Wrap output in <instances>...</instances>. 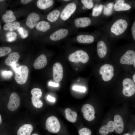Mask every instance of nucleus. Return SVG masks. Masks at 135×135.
<instances>
[{
  "label": "nucleus",
  "instance_id": "nucleus-1",
  "mask_svg": "<svg viewBox=\"0 0 135 135\" xmlns=\"http://www.w3.org/2000/svg\"><path fill=\"white\" fill-rule=\"evenodd\" d=\"M29 73V69L26 66H20L15 72L14 78L16 82L20 84H23L26 82Z\"/></svg>",
  "mask_w": 135,
  "mask_h": 135
},
{
  "label": "nucleus",
  "instance_id": "nucleus-2",
  "mask_svg": "<svg viewBox=\"0 0 135 135\" xmlns=\"http://www.w3.org/2000/svg\"><path fill=\"white\" fill-rule=\"evenodd\" d=\"M68 59L72 62H81L85 63L88 62L89 57L87 53L84 51L78 50L70 54L68 57Z\"/></svg>",
  "mask_w": 135,
  "mask_h": 135
},
{
  "label": "nucleus",
  "instance_id": "nucleus-3",
  "mask_svg": "<svg viewBox=\"0 0 135 135\" xmlns=\"http://www.w3.org/2000/svg\"><path fill=\"white\" fill-rule=\"evenodd\" d=\"M122 93L124 95L130 97L133 95L135 93V84L131 79L126 78L123 80Z\"/></svg>",
  "mask_w": 135,
  "mask_h": 135
},
{
  "label": "nucleus",
  "instance_id": "nucleus-4",
  "mask_svg": "<svg viewBox=\"0 0 135 135\" xmlns=\"http://www.w3.org/2000/svg\"><path fill=\"white\" fill-rule=\"evenodd\" d=\"M114 69L112 65L106 64L102 66L99 70V73L102 75L103 80L105 81H108L113 77Z\"/></svg>",
  "mask_w": 135,
  "mask_h": 135
},
{
  "label": "nucleus",
  "instance_id": "nucleus-5",
  "mask_svg": "<svg viewBox=\"0 0 135 135\" xmlns=\"http://www.w3.org/2000/svg\"><path fill=\"white\" fill-rule=\"evenodd\" d=\"M46 129L50 132L56 133L60 130V126L59 122L56 117L52 116L48 118L46 122Z\"/></svg>",
  "mask_w": 135,
  "mask_h": 135
},
{
  "label": "nucleus",
  "instance_id": "nucleus-6",
  "mask_svg": "<svg viewBox=\"0 0 135 135\" xmlns=\"http://www.w3.org/2000/svg\"><path fill=\"white\" fill-rule=\"evenodd\" d=\"M128 26L126 21L122 19L116 20L112 25L110 29L112 32L117 36L122 33L126 30Z\"/></svg>",
  "mask_w": 135,
  "mask_h": 135
},
{
  "label": "nucleus",
  "instance_id": "nucleus-7",
  "mask_svg": "<svg viewBox=\"0 0 135 135\" xmlns=\"http://www.w3.org/2000/svg\"><path fill=\"white\" fill-rule=\"evenodd\" d=\"M81 111L84 118L88 121H91L94 118L95 112L93 107L88 104H84L82 107Z\"/></svg>",
  "mask_w": 135,
  "mask_h": 135
},
{
  "label": "nucleus",
  "instance_id": "nucleus-8",
  "mask_svg": "<svg viewBox=\"0 0 135 135\" xmlns=\"http://www.w3.org/2000/svg\"><path fill=\"white\" fill-rule=\"evenodd\" d=\"M20 102V98L16 92H12L10 96L8 108L10 111H14L19 107Z\"/></svg>",
  "mask_w": 135,
  "mask_h": 135
},
{
  "label": "nucleus",
  "instance_id": "nucleus-9",
  "mask_svg": "<svg viewBox=\"0 0 135 135\" xmlns=\"http://www.w3.org/2000/svg\"><path fill=\"white\" fill-rule=\"evenodd\" d=\"M135 61V52L131 50H128L121 57L120 63L122 64L132 65Z\"/></svg>",
  "mask_w": 135,
  "mask_h": 135
},
{
  "label": "nucleus",
  "instance_id": "nucleus-10",
  "mask_svg": "<svg viewBox=\"0 0 135 135\" xmlns=\"http://www.w3.org/2000/svg\"><path fill=\"white\" fill-rule=\"evenodd\" d=\"M63 76V69L62 64L59 62H56L53 68V77L56 82H59L62 80Z\"/></svg>",
  "mask_w": 135,
  "mask_h": 135
},
{
  "label": "nucleus",
  "instance_id": "nucleus-11",
  "mask_svg": "<svg viewBox=\"0 0 135 135\" xmlns=\"http://www.w3.org/2000/svg\"><path fill=\"white\" fill-rule=\"evenodd\" d=\"M76 8V4L74 3H70L67 4L60 14L61 18L64 20L68 19L74 12Z\"/></svg>",
  "mask_w": 135,
  "mask_h": 135
},
{
  "label": "nucleus",
  "instance_id": "nucleus-12",
  "mask_svg": "<svg viewBox=\"0 0 135 135\" xmlns=\"http://www.w3.org/2000/svg\"><path fill=\"white\" fill-rule=\"evenodd\" d=\"M40 19L39 15L35 12L30 13L28 16L26 21V24L29 28H33Z\"/></svg>",
  "mask_w": 135,
  "mask_h": 135
},
{
  "label": "nucleus",
  "instance_id": "nucleus-13",
  "mask_svg": "<svg viewBox=\"0 0 135 135\" xmlns=\"http://www.w3.org/2000/svg\"><path fill=\"white\" fill-rule=\"evenodd\" d=\"M68 31L66 29H59L52 34L50 36V39L53 41H57L66 37L68 34Z\"/></svg>",
  "mask_w": 135,
  "mask_h": 135
},
{
  "label": "nucleus",
  "instance_id": "nucleus-14",
  "mask_svg": "<svg viewBox=\"0 0 135 135\" xmlns=\"http://www.w3.org/2000/svg\"><path fill=\"white\" fill-rule=\"evenodd\" d=\"M114 130L116 132L120 134L123 131L124 128V123L122 117L120 115H116L114 118Z\"/></svg>",
  "mask_w": 135,
  "mask_h": 135
},
{
  "label": "nucleus",
  "instance_id": "nucleus-15",
  "mask_svg": "<svg viewBox=\"0 0 135 135\" xmlns=\"http://www.w3.org/2000/svg\"><path fill=\"white\" fill-rule=\"evenodd\" d=\"M47 60L46 57L44 54L39 56L35 60L33 66L36 69H40L44 67L47 64Z\"/></svg>",
  "mask_w": 135,
  "mask_h": 135
},
{
  "label": "nucleus",
  "instance_id": "nucleus-16",
  "mask_svg": "<svg viewBox=\"0 0 135 135\" xmlns=\"http://www.w3.org/2000/svg\"><path fill=\"white\" fill-rule=\"evenodd\" d=\"M114 130V123L113 121H110L107 124L101 127L99 130V133L102 135H107L109 132H112Z\"/></svg>",
  "mask_w": 135,
  "mask_h": 135
},
{
  "label": "nucleus",
  "instance_id": "nucleus-17",
  "mask_svg": "<svg viewBox=\"0 0 135 135\" xmlns=\"http://www.w3.org/2000/svg\"><path fill=\"white\" fill-rule=\"evenodd\" d=\"M20 58V55L18 52H12L6 59L5 63L7 65L11 66L12 64L16 63Z\"/></svg>",
  "mask_w": 135,
  "mask_h": 135
},
{
  "label": "nucleus",
  "instance_id": "nucleus-18",
  "mask_svg": "<svg viewBox=\"0 0 135 135\" xmlns=\"http://www.w3.org/2000/svg\"><path fill=\"white\" fill-rule=\"evenodd\" d=\"M107 48L105 42L102 40L99 41L97 44V52L99 56L102 58L106 54Z\"/></svg>",
  "mask_w": 135,
  "mask_h": 135
},
{
  "label": "nucleus",
  "instance_id": "nucleus-19",
  "mask_svg": "<svg viewBox=\"0 0 135 135\" xmlns=\"http://www.w3.org/2000/svg\"><path fill=\"white\" fill-rule=\"evenodd\" d=\"M75 26L77 27H86L90 24L91 21L88 17L79 18L76 19L74 21Z\"/></svg>",
  "mask_w": 135,
  "mask_h": 135
},
{
  "label": "nucleus",
  "instance_id": "nucleus-20",
  "mask_svg": "<svg viewBox=\"0 0 135 135\" xmlns=\"http://www.w3.org/2000/svg\"><path fill=\"white\" fill-rule=\"evenodd\" d=\"M124 0H118L116 1L114 5V10L116 11H125L130 10L131 6L129 4L124 3Z\"/></svg>",
  "mask_w": 135,
  "mask_h": 135
},
{
  "label": "nucleus",
  "instance_id": "nucleus-21",
  "mask_svg": "<svg viewBox=\"0 0 135 135\" xmlns=\"http://www.w3.org/2000/svg\"><path fill=\"white\" fill-rule=\"evenodd\" d=\"M32 126L30 124H25L21 126L17 132V135H30L33 130Z\"/></svg>",
  "mask_w": 135,
  "mask_h": 135
},
{
  "label": "nucleus",
  "instance_id": "nucleus-22",
  "mask_svg": "<svg viewBox=\"0 0 135 135\" xmlns=\"http://www.w3.org/2000/svg\"><path fill=\"white\" fill-rule=\"evenodd\" d=\"M2 19L6 23L14 22L16 20V18L13 12L11 10H8L2 15Z\"/></svg>",
  "mask_w": 135,
  "mask_h": 135
},
{
  "label": "nucleus",
  "instance_id": "nucleus-23",
  "mask_svg": "<svg viewBox=\"0 0 135 135\" xmlns=\"http://www.w3.org/2000/svg\"><path fill=\"white\" fill-rule=\"evenodd\" d=\"M78 41L82 43L90 44L92 43L94 40V37L88 35H80L76 38Z\"/></svg>",
  "mask_w": 135,
  "mask_h": 135
},
{
  "label": "nucleus",
  "instance_id": "nucleus-24",
  "mask_svg": "<svg viewBox=\"0 0 135 135\" xmlns=\"http://www.w3.org/2000/svg\"><path fill=\"white\" fill-rule=\"evenodd\" d=\"M52 0H38L36 3L38 8L42 10H45L52 6L54 4Z\"/></svg>",
  "mask_w": 135,
  "mask_h": 135
},
{
  "label": "nucleus",
  "instance_id": "nucleus-25",
  "mask_svg": "<svg viewBox=\"0 0 135 135\" xmlns=\"http://www.w3.org/2000/svg\"><path fill=\"white\" fill-rule=\"evenodd\" d=\"M65 112L66 118L68 121L72 122H76L77 116V114L76 112L72 111L71 109L68 108L66 109Z\"/></svg>",
  "mask_w": 135,
  "mask_h": 135
},
{
  "label": "nucleus",
  "instance_id": "nucleus-26",
  "mask_svg": "<svg viewBox=\"0 0 135 135\" xmlns=\"http://www.w3.org/2000/svg\"><path fill=\"white\" fill-rule=\"evenodd\" d=\"M20 26V24L18 22L6 23L4 25L3 28L5 30L13 31L18 29Z\"/></svg>",
  "mask_w": 135,
  "mask_h": 135
},
{
  "label": "nucleus",
  "instance_id": "nucleus-27",
  "mask_svg": "<svg viewBox=\"0 0 135 135\" xmlns=\"http://www.w3.org/2000/svg\"><path fill=\"white\" fill-rule=\"evenodd\" d=\"M50 26L48 22L41 21L37 23L36 26V29L40 31L44 32L50 28Z\"/></svg>",
  "mask_w": 135,
  "mask_h": 135
},
{
  "label": "nucleus",
  "instance_id": "nucleus-28",
  "mask_svg": "<svg viewBox=\"0 0 135 135\" xmlns=\"http://www.w3.org/2000/svg\"><path fill=\"white\" fill-rule=\"evenodd\" d=\"M60 14V11L58 10H54L50 12L47 16V20L51 22H56Z\"/></svg>",
  "mask_w": 135,
  "mask_h": 135
},
{
  "label": "nucleus",
  "instance_id": "nucleus-29",
  "mask_svg": "<svg viewBox=\"0 0 135 135\" xmlns=\"http://www.w3.org/2000/svg\"><path fill=\"white\" fill-rule=\"evenodd\" d=\"M114 5V4L113 2H110L104 6L103 12L104 14L106 16L111 15L112 12L113 8Z\"/></svg>",
  "mask_w": 135,
  "mask_h": 135
},
{
  "label": "nucleus",
  "instance_id": "nucleus-30",
  "mask_svg": "<svg viewBox=\"0 0 135 135\" xmlns=\"http://www.w3.org/2000/svg\"><path fill=\"white\" fill-rule=\"evenodd\" d=\"M103 6L102 4L98 6L96 5L93 8L92 12L93 16H97L100 15L101 13Z\"/></svg>",
  "mask_w": 135,
  "mask_h": 135
},
{
  "label": "nucleus",
  "instance_id": "nucleus-31",
  "mask_svg": "<svg viewBox=\"0 0 135 135\" xmlns=\"http://www.w3.org/2000/svg\"><path fill=\"white\" fill-rule=\"evenodd\" d=\"M31 100L33 105L35 107L40 108L42 106L43 104L40 98H35L32 96Z\"/></svg>",
  "mask_w": 135,
  "mask_h": 135
},
{
  "label": "nucleus",
  "instance_id": "nucleus-32",
  "mask_svg": "<svg viewBox=\"0 0 135 135\" xmlns=\"http://www.w3.org/2000/svg\"><path fill=\"white\" fill-rule=\"evenodd\" d=\"M32 96L36 98H40L42 96V92L41 90L38 88H34L31 91Z\"/></svg>",
  "mask_w": 135,
  "mask_h": 135
},
{
  "label": "nucleus",
  "instance_id": "nucleus-33",
  "mask_svg": "<svg viewBox=\"0 0 135 135\" xmlns=\"http://www.w3.org/2000/svg\"><path fill=\"white\" fill-rule=\"evenodd\" d=\"M12 51L11 48L8 46L0 47V57L6 56L10 53Z\"/></svg>",
  "mask_w": 135,
  "mask_h": 135
},
{
  "label": "nucleus",
  "instance_id": "nucleus-34",
  "mask_svg": "<svg viewBox=\"0 0 135 135\" xmlns=\"http://www.w3.org/2000/svg\"><path fill=\"white\" fill-rule=\"evenodd\" d=\"M82 3L84 5V7L88 9L92 8L94 6V3L92 0H82Z\"/></svg>",
  "mask_w": 135,
  "mask_h": 135
},
{
  "label": "nucleus",
  "instance_id": "nucleus-35",
  "mask_svg": "<svg viewBox=\"0 0 135 135\" xmlns=\"http://www.w3.org/2000/svg\"><path fill=\"white\" fill-rule=\"evenodd\" d=\"M1 76L5 79L10 78L13 75V73L10 71L2 70L1 72Z\"/></svg>",
  "mask_w": 135,
  "mask_h": 135
},
{
  "label": "nucleus",
  "instance_id": "nucleus-36",
  "mask_svg": "<svg viewBox=\"0 0 135 135\" xmlns=\"http://www.w3.org/2000/svg\"><path fill=\"white\" fill-rule=\"evenodd\" d=\"M79 135H91L92 132L90 130L85 128L80 129L78 132Z\"/></svg>",
  "mask_w": 135,
  "mask_h": 135
},
{
  "label": "nucleus",
  "instance_id": "nucleus-37",
  "mask_svg": "<svg viewBox=\"0 0 135 135\" xmlns=\"http://www.w3.org/2000/svg\"><path fill=\"white\" fill-rule=\"evenodd\" d=\"M73 90L81 92H85L86 91V89L84 86H74L72 88Z\"/></svg>",
  "mask_w": 135,
  "mask_h": 135
},
{
  "label": "nucleus",
  "instance_id": "nucleus-38",
  "mask_svg": "<svg viewBox=\"0 0 135 135\" xmlns=\"http://www.w3.org/2000/svg\"><path fill=\"white\" fill-rule=\"evenodd\" d=\"M132 34L133 38L135 40V22L133 23L131 28Z\"/></svg>",
  "mask_w": 135,
  "mask_h": 135
},
{
  "label": "nucleus",
  "instance_id": "nucleus-39",
  "mask_svg": "<svg viewBox=\"0 0 135 135\" xmlns=\"http://www.w3.org/2000/svg\"><path fill=\"white\" fill-rule=\"evenodd\" d=\"M47 99L48 101L51 102H54L56 101V100L54 98L49 95H48L47 96Z\"/></svg>",
  "mask_w": 135,
  "mask_h": 135
},
{
  "label": "nucleus",
  "instance_id": "nucleus-40",
  "mask_svg": "<svg viewBox=\"0 0 135 135\" xmlns=\"http://www.w3.org/2000/svg\"><path fill=\"white\" fill-rule=\"evenodd\" d=\"M19 65L16 63L12 64L11 66H12L13 70L15 72L18 69Z\"/></svg>",
  "mask_w": 135,
  "mask_h": 135
},
{
  "label": "nucleus",
  "instance_id": "nucleus-41",
  "mask_svg": "<svg viewBox=\"0 0 135 135\" xmlns=\"http://www.w3.org/2000/svg\"><path fill=\"white\" fill-rule=\"evenodd\" d=\"M49 86L54 87H57L59 86V84L58 83L51 82H50L48 83Z\"/></svg>",
  "mask_w": 135,
  "mask_h": 135
},
{
  "label": "nucleus",
  "instance_id": "nucleus-42",
  "mask_svg": "<svg viewBox=\"0 0 135 135\" xmlns=\"http://www.w3.org/2000/svg\"><path fill=\"white\" fill-rule=\"evenodd\" d=\"M32 1L31 0H20V2L22 4H26Z\"/></svg>",
  "mask_w": 135,
  "mask_h": 135
},
{
  "label": "nucleus",
  "instance_id": "nucleus-43",
  "mask_svg": "<svg viewBox=\"0 0 135 135\" xmlns=\"http://www.w3.org/2000/svg\"><path fill=\"white\" fill-rule=\"evenodd\" d=\"M132 78L133 79V81L134 82H135V74H134L132 76Z\"/></svg>",
  "mask_w": 135,
  "mask_h": 135
},
{
  "label": "nucleus",
  "instance_id": "nucleus-44",
  "mask_svg": "<svg viewBox=\"0 0 135 135\" xmlns=\"http://www.w3.org/2000/svg\"><path fill=\"white\" fill-rule=\"evenodd\" d=\"M2 122V118L1 115L0 114V124H1Z\"/></svg>",
  "mask_w": 135,
  "mask_h": 135
},
{
  "label": "nucleus",
  "instance_id": "nucleus-45",
  "mask_svg": "<svg viewBox=\"0 0 135 135\" xmlns=\"http://www.w3.org/2000/svg\"><path fill=\"white\" fill-rule=\"evenodd\" d=\"M123 135H130V134L128 133H126L124 134Z\"/></svg>",
  "mask_w": 135,
  "mask_h": 135
},
{
  "label": "nucleus",
  "instance_id": "nucleus-46",
  "mask_svg": "<svg viewBox=\"0 0 135 135\" xmlns=\"http://www.w3.org/2000/svg\"><path fill=\"white\" fill-rule=\"evenodd\" d=\"M31 135H38L37 134L35 133V134H32Z\"/></svg>",
  "mask_w": 135,
  "mask_h": 135
},
{
  "label": "nucleus",
  "instance_id": "nucleus-47",
  "mask_svg": "<svg viewBox=\"0 0 135 135\" xmlns=\"http://www.w3.org/2000/svg\"><path fill=\"white\" fill-rule=\"evenodd\" d=\"M133 135H135V132H134L133 134Z\"/></svg>",
  "mask_w": 135,
  "mask_h": 135
},
{
  "label": "nucleus",
  "instance_id": "nucleus-48",
  "mask_svg": "<svg viewBox=\"0 0 135 135\" xmlns=\"http://www.w3.org/2000/svg\"><path fill=\"white\" fill-rule=\"evenodd\" d=\"M64 1H70V0H64Z\"/></svg>",
  "mask_w": 135,
  "mask_h": 135
},
{
  "label": "nucleus",
  "instance_id": "nucleus-49",
  "mask_svg": "<svg viewBox=\"0 0 135 135\" xmlns=\"http://www.w3.org/2000/svg\"><path fill=\"white\" fill-rule=\"evenodd\" d=\"M4 0H0V2H2V1H4Z\"/></svg>",
  "mask_w": 135,
  "mask_h": 135
},
{
  "label": "nucleus",
  "instance_id": "nucleus-50",
  "mask_svg": "<svg viewBox=\"0 0 135 135\" xmlns=\"http://www.w3.org/2000/svg\"><path fill=\"white\" fill-rule=\"evenodd\" d=\"M0 29H1V26L0 24Z\"/></svg>",
  "mask_w": 135,
  "mask_h": 135
}]
</instances>
